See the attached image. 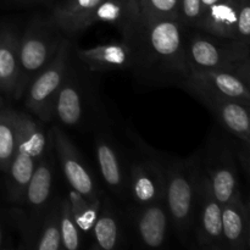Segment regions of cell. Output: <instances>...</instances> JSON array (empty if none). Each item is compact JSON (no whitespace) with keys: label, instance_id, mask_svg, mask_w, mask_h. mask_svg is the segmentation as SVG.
<instances>
[{"label":"cell","instance_id":"obj_19","mask_svg":"<svg viewBox=\"0 0 250 250\" xmlns=\"http://www.w3.org/2000/svg\"><path fill=\"white\" fill-rule=\"evenodd\" d=\"M20 32L12 23L0 26V93L16 99L20 78Z\"/></svg>","mask_w":250,"mask_h":250},{"label":"cell","instance_id":"obj_31","mask_svg":"<svg viewBox=\"0 0 250 250\" xmlns=\"http://www.w3.org/2000/svg\"><path fill=\"white\" fill-rule=\"evenodd\" d=\"M220 1V0H200V2H202V7H203V12H204L205 9H208L209 6H211L212 4H215V2Z\"/></svg>","mask_w":250,"mask_h":250},{"label":"cell","instance_id":"obj_23","mask_svg":"<svg viewBox=\"0 0 250 250\" xmlns=\"http://www.w3.org/2000/svg\"><path fill=\"white\" fill-rule=\"evenodd\" d=\"M90 234L93 239L90 248L93 249L114 250L120 248L125 242L124 229L119 212L112 203L104 198V195Z\"/></svg>","mask_w":250,"mask_h":250},{"label":"cell","instance_id":"obj_16","mask_svg":"<svg viewBox=\"0 0 250 250\" xmlns=\"http://www.w3.org/2000/svg\"><path fill=\"white\" fill-rule=\"evenodd\" d=\"M95 156L103 181L120 200H127V167L114 142L105 134L95 139Z\"/></svg>","mask_w":250,"mask_h":250},{"label":"cell","instance_id":"obj_25","mask_svg":"<svg viewBox=\"0 0 250 250\" xmlns=\"http://www.w3.org/2000/svg\"><path fill=\"white\" fill-rule=\"evenodd\" d=\"M34 249L62 250L60 233V199L51 200L42 219Z\"/></svg>","mask_w":250,"mask_h":250},{"label":"cell","instance_id":"obj_1","mask_svg":"<svg viewBox=\"0 0 250 250\" xmlns=\"http://www.w3.org/2000/svg\"><path fill=\"white\" fill-rule=\"evenodd\" d=\"M186 29L178 19L142 22L133 39L127 42L133 49L132 71L151 84H180L190 72Z\"/></svg>","mask_w":250,"mask_h":250},{"label":"cell","instance_id":"obj_26","mask_svg":"<svg viewBox=\"0 0 250 250\" xmlns=\"http://www.w3.org/2000/svg\"><path fill=\"white\" fill-rule=\"evenodd\" d=\"M67 199L68 203H70L71 214H72V217L76 224H77L78 229H81L82 233L90 234V231H92L98 214H99L102 200L89 202L72 188L68 193Z\"/></svg>","mask_w":250,"mask_h":250},{"label":"cell","instance_id":"obj_2","mask_svg":"<svg viewBox=\"0 0 250 250\" xmlns=\"http://www.w3.org/2000/svg\"><path fill=\"white\" fill-rule=\"evenodd\" d=\"M165 203L171 226L183 244L193 246V224L199 186V154L164 160Z\"/></svg>","mask_w":250,"mask_h":250},{"label":"cell","instance_id":"obj_17","mask_svg":"<svg viewBox=\"0 0 250 250\" xmlns=\"http://www.w3.org/2000/svg\"><path fill=\"white\" fill-rule=\"evenodd\" d=\"M185 80L190 81L216 94L250 104L249 80L229 71L211 68H190Z\"/></svg>","mask_w":250,"mask_h":250},{"label":"cell","instance_id":"obj_22","mask_svg":"<svg viewBox=\"0 0 250 250\" xmlns=\"http://www.w3.org/2000/svg\"><path fill=\"white\" fill-rule=\"evenodd\" d=\"M102 0H65L54 7L49 17L67 37L85 31L93 24V15Z\"/></svg>","mask_w":250,"mask_h":250},{"label":"cell","instance_id":"obj_9","mask_svg":"<svg viewBox=\"0 0 250 250\" xmlns=\"http://www.w3.org/2000/svg\"><path fill=\"white\" fill-rule=\"evenodd\" d=\"M142 158L131 161L127 167V200L133 208L165 198V171L163 156L155 153L143 142Z\"/></svg>","mask_w":250,"mask_h":250},{"label":"cell","instance_id":"obj_4","mask_svg":"<svg viewBox=\"0 0 250 250\" xmlns=\"http://www.w3.org/2000/svg\"><path fill=\"white\" fill-rule=\"evenodd\" d=\"M53 141L39 160L31 180L27 183L22 199L12 210L15 225L21 234V248L34 249L38 238L42 219L51 203L54 186L53 168Z\"/></svg>","mask_w":250,"mask_h":250},{"label":"cell","instance_id":"obj_8","mask_svg":"<svg viewBox=\"0 0 250 250\" xmlns=\"http://www.w3.org/2000/svg\"><path fill=\"white\" fill-rule=\"evenodd\" d=\"M72 56V41L66 36L53 60L33 78L24 92V106L43 124L53 121L54 103L65 80Z\"/></svg>","mask_w":250,"mask_h":250},{"label":"cell","instance_id":"obj_11","mask_svg":"<svg viewBox=\"0 0 250 250\" xmlns=\"http://www.w3.org/2000/svg\"><path fill=\"white\" fill-rule=\"evenodd\" d=\"M199 163L215 198L221 204H226L241 194L232 146L224 141H212L204 154L199 155Z\"/></svg>","mask_w":250,"mask_h":250},{"label":"cell","instance_id":"obj_24","mask_svg":"<svg viewBox=\"0 0 250 250\" xmlns=\"http://www.w3.org/2000/svg\"><path fill=\"white\" fill-rule=\"evenodd\" d=\"M20 134V111L0 109V171L6 172L16 150Z\"/></svg>","mask_w":250,"mask_h":250},{"label":"cell","instance_id":"obj_6","mask_svg":"<svg viewBox=\"0 0 250 250\" xmlns=\"http://www.w3.org/2000/svg\"><path fill=\"white\" fill-rule=\"evenodd\" d=\"M51 144L43 125L33 116L20 112V134L12 160L6 173V188L9 200L19 205L27 183L31 180L39 160Z\"/></svg>","mask_w":250,"mask_h":250},{"label":"cell","instance_id":"obj_10","mask_svg":"<svg viewBox=\"0 0 250 250\" xmlns=\"http://www.w3.org/2000/svg\"><path fill=\"white\" fill-rule=\"evenodd\" d=\"M178 85L203 103L229 134L236 137L244 146H249V104L210 92L188 80H183Z\"/></svg>","mask_w":250,"mask_h":250},{"label":"cell","instance_id":"obj_13","mask_svg":"<svg viewBox=\"0 0 250 250\" xmlns=\"http://www.w3.org/2000/svg\"><path fill=\"white\" fill-rule=\"evenodd\" d=\"M51 141H53V148L55 149L61 170L70 187L89 202L102 200L104 194L100 190L95 177L88 168L78 149L59 125L53 127Z\"/></svg>","mask_w":250,"mask_h":250},{"label":"cell","instance_id":"obj_15","mask_svg":"<svg viewBox=\"0 0 250 250\" xmlns=\"http://www.w3.org/2000/svg\"><path fill=\"white\" fill-rule=\"evenodd\" d=\"M132 222L134 233L142 247L158 249L165 246L168 226L171 225L165 198L144 207L133 208Z\"/></svg>","mask_w":250,"mask_h":250},{"label":"cell","instance_id":"obj_5","mask_svg":"<svg viewBox=\"0 0 250 250\" xmlns=\"http://www.w3.org/2000/svg\"><path fill=\"white\" fill-rule=\"evenodd\" d=\"M65 34L50 17L34 16L20 36V78L16 99H21L33 78L53 60Z\"/></svg>","mask_w":250,"mask_h":250},{"label":"cell","instance_id":"obj_14","mask_svg":"<svg viewBox=\"0 0 250 250\" xmlns=\"http://www.w3.org/2000/svg\"><path fill=\"white\" fill-rule=\"evenodd\" d=\"M73 54L78 62L92 73L132 70L134 62L133 49L124 39L90 48H73Z\"/></svg>","mask_w":250,"mask_h":250},{"label":"cell","instance_id":"obj_30","mask_svg":"<svg viewBox=\"0 0 250 250\" xmlns=\"http://www.w3.org/2000/svg\"><path fill=\"white\" fill-rule=\"evenodd\" d=\"M237 34H238L239 41L250 44V5L248 0H244L241 6Z\"/></svg>","mask_w":250,"mask_h":250},{"label":"cell","instance_id":"obj_18","mask_svg":"<svg viewBox=\"0 0 250 250\" xmlns=\"http://www.w3.org/2000/svg\"><path fill=\"white\" fill-rule=\"evenodd\" d=\"M103 22L116 27L122 39L131 42L142 24L139 1L137 0H102L93 15V23Z\"/></svg>","mask_w":250,"mask_h":250},{"label":"cell","instance_id":"obj_28","mask_svg":"<svg viewBox=\"0 0 250 250\" xmlns=\"http://www.w3.org/2000/svg\"><path fill=\"white\" fill-rule=\"evenodd\" d=\"M178 5L180 0H139L142 21L178 19Z\"/></svg>","mask_w":250,"mask_h":250},{"label":"cell","instance_id":"obj_27","mask_svg":"<svg viewBox=\"0 0 250 250\" xmlns=\"http://www.w3.org/2000/svg\"><path fill=\"white\" fill-rule=\"evenodd\" d=\"M60 233L62 249L77 250L82 247V232L73 220L67 198L60 199Z\"/></svg>","mask_w":250,"mask_h":250},{"label":"cell","instance_id":"obj_33","mask_svg":"<svg viewBox=\"0 0 250 250\" xmlns=\"http://www.w3.org/2000/svg\"><path fill=\"white\" fill-rule=\"evenodd\" d=\"M4 106H5V99H4V97L1 95V93H0V109Z\"/></svg>","mask_w":250,"mask_h":250},{"label":"cell","instance_id":"obj_7","mask_svg":"<svg viewBox=\"0 0 250 250\" xmlns=\"http://www.w3.org/2000/svg\"><path fill=\"white\" fill-rule=\"evenodd\" d=\"M88 73L89 71L78 62L73 54L54 103L53 121L56 120L59 126L78 128L94 119L98 104L97 92L95 83Z\"/></svg>","mask_w":250,"mask_h":250},{"label":"cell","instance_id":"obj_12","mask_svg":"<svg viewBox=\"0 0 250 250\" xmlns=\"http://www.w3.org/2000/svg\"><path fill=\"white\" fill-rule=\"evenodd\" d=\"M193 246L204 250H225L222 204L215 198L202 167L199 170L198 200L193 224Z\"/></svg>","mask_w":250,"mask_h":250},{"label":"cell","instance_id":"obj_21","mask_svg":"<svg viewBox=\"0 0 250 250\" xmlns=\"http://www.w3.org/2000/svg\"><path fill=\"white\" fill-rule=\"evenodd\" d=\"M244 0H220L204 10L197 26L200 31L227 39H238L237 26Z\"/></svg>","mask_w":250,"mask_h":250},{"label":"cell","instance_id":"obj_3","mask_svg":"<svg viewBox=\"0 0 250 250\" xmlns=\"http://www.w3.org/2000/svg\"><path fill=\"white\" fill-rule=\"evenodd\" d=\"M249 45L237 39L211 36L198 28L186 29V51L190 68L229 71L250 81Z\"/></svg>","mask_w":250,"mask_h":250},{"label":"cell","instance_id":"obj_35","mask_svg":"<svg viewBox=\"0 0 250 250\" xmlns=\"http://www.w3.org/2000/svg\"><path fill=\"white\" fill-rule=\"evenodd\" d=\"M137 1H139V0H137Z\"/></svg>","mask_w":250,"mask_h":250},{"label":"cell","instance_id":"obj_20","mask_svg":"<svg viewBox=\"0 0 250 250\" xmlns=\"http://www.w3.org/2000/svg\"><path fill=\"white\" fill-rule=\"evenodd\" d=\"M222 237L225 250L249 249V208L241 194L222 204Z\"/></svg>","mask_w":250,"mask_h":250},{"label":"cell","instance_id":"obj_34","mask_svg":"<svg viewBox=\"0 0 250 250\" xmlns=\"http://www.w3.org/2000/svg\"><path fill=\"white\" fill-rule=\"evenodd\" d=\"M23 1H38V0H23Z\"/></svg>","mask_w":250,"mask_h":250},{"label":"cell","instance_id":"obj_29","mask_svg":"<svg viewBox=\"0 0 250 250\" xmlns=\"http://www.w3.org/2000/svg\"><path fill=\"white\" fill-rule=\"evenodd\" d=\"M202 14L203 7L200 0H180L178 20L183 26L188 27V28L195 27Z\"/></svg>","mask_w":250,"mask_h":250},{"label":"cell","instance_id":"obj_32","mask_svg":"<svg viewBox=\"0 0 250 250\" xmlns=\"http://www.w3.org/2000/svg\"><path fill=\"white\" fill-rule=\"evenodd\" d=\"M2 242H4V233H2V229L0 226V247L2 246Z\"/></svg>","mask_w":250,"mask_h":250}]
</instances>
